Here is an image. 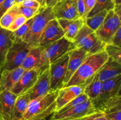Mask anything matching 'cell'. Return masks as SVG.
<instances>
[{
  "mask_svg": "<svg viewBox=\"0 0 121 120\" xmlns=\"http://www.w3.org/2000/svg\"><path fill=\"white\" fill-rule=\"evenodd\" d=\"M108 60L105 51L89 55L63 87L85 84L100 70Z\"/></svg>",
  "mask_w": 121,
  "mask_h": 120,
  "instance_id": "obj_1",
  "label": "cell"
},
{
  "mask_svg": "<svg viewBox=\"0 0 121 120\" xmlns=\"http://www.w3.org/2000/svg\"><path fill=\"white\" fill-rule=\"evenodd\" d=\"M58 91L31 100L21 120H42L56 111V99Z\"/></svg>",
  "mask_w": 121,
  "mask_h": 120,
  "instance_id": "obj_2",
  "label": "cell"
},
{
  "mask_svg": "<svg viewBox=\"0 0 121 120\" xmlns=\"http://www.w3.org/2000/svg\"><path fill=\"white\" fill-rule=\"evenodd\" d=\"M73 48L85 51L89 55L104 51L105 44L102 42L95 31L84 25L72 42Z\"/></svg>",
  "mask_w": 121,
  "mask_h": 120,
  "instance_id": "obj_3",
  "label": "cell"
},
{
  "mask_svg": "<svg viewBox=\"0 0 121 120\" xmlns=\"http://www.w3.org/2000/svg\"><path fill=\"white\" fill-rule=\"evenodd\" d=\"M55 18L52 7H41L39 12L33 17V22L29 30L22 37V41L31 47H35L37 42L47 24Z\"/></svg>",
  "mask_w": 121,
  "mask_h": 120,
  "instance_id": "obj_4",
  "label": "cell"
},
{
  "mask_svg": "<svg viewBox=\"0 0 121 120\" xmlns=\"http://www.w3.org/2000/svg\"><path fill=\"white\" fill-rule=\"evenodd\" d=\"M73 49L72 42L65 36L42 48L39 68L43 70Z\"/></svg>",
  "mask_w": 121,
  "mask_h": 120,
  "instance_id": "obj_5",
  "label": "cell"
},
{
  "mask_svg": "<svg viewBox=\"0 0 121 120\" xmlns=\"http://www.w3.org/2000/svg\"><path fill=\"white\" fill-rule=\"evenodd\" d=\"M32 47L23 41H15L8 50L0 73L5 70H12L21 67L22 62Z\"/></svg>",
  "mask_w": 121,
  "mask_h": 120,
  "instance_id": "obj_6",
  "label": "cell"
},
{
  "mask_svg": "<svg viewBox=\"0 0 121 120\" xmlns=\"http://www.w3.org/2000/svg\"><path fill=\"white\" fill-rule=\"evenodd\" d=\"M121 75L102 82L99 96L92 103L97 111H100L105 103L110 99L121 95Z\"/></svg>",
  "mask_w": 121,
  "mask_h": 120,
  "instance_id": "obj_7",
  "label": "cell"
},
{
  "mask_svg": "<svg viewBox=\"0 0 121 120\" xmlns=\"http://www.w3.org/2000/svg\"><path fill=\"white\" fill-rule=\"evenodd\" d=\"M97 111L89 99L69 109L62 112H54L49 120H73L82 119Z\"/></svg>",
  "mask_w": 121,
  "mask_h": 120,
  "instance_id": "obj_8",
  "label": "cell"
},
{
  "mask_svg": "<svg viewBox=\"0 0 121 120\" xmlns=\"http://www.w3.org/2000/svg\"><path fill=\"white\" fill-rule=\"evenodd\" d=\"M68 60L69 55L67 53L48 66L51 92L58 91L63 87Z\"/></svg>",
  "mask_w": 121,
  "mask_h": 120,
  "instance_id": "obj_9",
  "label": "cell"
},
{
  "mask_svg": "<svg viewBox=\"0 0 121 120\" xmlns=\"http://www.w3.org/2000/svg\"><path fill=\"white\" fill-rule=\"evenodd\" d=\"M120 27L121 17L117 15L112 9L108 12L104 22L95 32L99 40L107 44L110 43L113 35Z\"/></svg>",
  "mask_w": 121,
  "mask_h": 120,
  "instance_id": "obj_10",
  "label": "cell"
},
{
  "mask_svg": "<svg viewBox=\"0 0 121 120\" xmlns=\"http://www.w3.org/2000/svg\"><path fill=\"white\" fill-rule=\"evenodd\" d=\"M64 36V32L57 19L50 20L41 32L35 47L44 48Z\"/></svg>",
  "mask_w": 121,
  "mask_h": 120,
  "instance_id": "obj_11",
  "label": "cell"
},
{
  "mask_svg": "<svg viewBox=\"0 0 121 120\" xmlns=\"http://www.w3.org/2000/svg\"><path fill=\"white\" fill-rule=\"evenodd\" d=\"M41 69L39 68L26 70L20 80L11 89L10 91L17 96L28 91L36 82Z\"/></svg>",
  "mask_w": 121,
  "mask_h": 120,
  "instance_id": "obj_12",
  "label": "cell"
},
{
  "mask_svg": "<svg viewBox=\"0 0 121 120\" xmlns=\"http://www.w3.org/2000/svg\"><path fill=\"white\" fill-rule=\"evenodd\" d=\"M56 19L74 20L80 17L78 11L77 0H60L52 7Z\"/></svg>",
  "mask_w": 121,
  "mask_h": 120,
  "instance_id": "obj_13",
  "label": "cell"
},
{
  "mask_svg": "<svg viewBox=\"0 0 121 120\" xmlns=\"http://www.w3.org/2000/svg\"><path fill=\"white\" fill-rule=\"evenodd\" d=\"M91 79L85 84L80 85H73L65 87L58 90L57 96L56 99V111L61 109L68 102L73 100L80 94L83 92L84 89L89 83Z\"/></svg>",
  "mask_w": 121,
  "mask_h": 120,
  "instance_id": "obj_14",
  "label": "cell"
},
{
  "mask_svg": "<svg viewBox=\"0 0 121 120\" xmlns=\"http://www.w3.org/2000/svg\"><path fill=\"white\" fill-rule=\"evenodd\" d=\"M51 92L50 80L48 67L41 70L36 82L28 91L30 100H34L39 96H43Z\"/></svg>",
  "mask_w": 121,
  "mask_h": 120,
  "instance_id": "obj_15",
  "label": "cell"
},
{
  "mask_svg": "<svg viewBox=\"0 0 121 120\" xmlns=\"http://www.w3.org/2000/svg\"><path fill=\"white\" fill-rule=\"evenodd\" d=\"M68 55L69 60L67 71L64 79V86L76 72L86 58L90 55L86 51L79 48H74L70 51L68 52Z\"/></svg>",
  "mask_w": 121,
  "mask_h": 120,
  "instance_id": "obj_16",
  "label": "cell"
},
{
  "mask_svg": "<svg viewBox=\"0 0 121 120\" xmlns=\"http://www.w3.org/2000/svg\"><path fill=\"white\" fill-rule=\"evenodd\" d=\"M64 32V36L73 42L78 33L85 24V18L79 17L74 20L57 19Z\"/></svg>",
  "mask_w": 121,
  "mask_h": 120,
  "instance_id": "obj_17",
  "label": "cell"
},
{
  "mask_svg": "<svg viewBox=\"0 0 121 120\" xmlns=\"http://www.w3.org/2000/svg\"><path fill=\"white\" fill-rule=\"evenodd\" d=\"M17 96L10 91L0 92V119L11 120L15 100Z\"/></svg>",
  "mask_w": 121,
  "mask_h": 120,
  "instance_id": "obj_18",
  "label": "cell"
},
{
  "mask_svg": "<svg viewBox=\"0 0 121 120\" xmlns=\"http://www.w3.org/2000/svg\"><path fill=\"white\" fill-rule=\"evenodd\" d=\"M25 70L18 67L12 70H5L0 73V92L5 90L10 91L23 75Z\"/></svg>",
  "mask_w": 121,
  "mask_h": 120,
  "instance_id": "obj_19",
  "label": "cell"
},
{
  "mask_svg": "<svg viewBox=\"0 0 121 120\" xmlns=\"http://www.w3.org/2000/svg\"><path fill=\"white\" fill-rule=\"evenodd\" d=\"M121 75V63L109 58L108 62L96 74L100 81L113 78Z\"/></svg>",
  "mask_w": 121,
  "mask_h": 120,
  "instance_id": "obj_20",
  "label": "cell"
},
{
  "mask_svg": "<svg viewBox=\"0 0 121 120\" xmlns=\"http://www.w3.org/2000/svg\"><path fill=\"white\" fill-rule=\"evenodd\" d=\"M13 42V32L0 27V69L3 65L6 55Z\"/></svg>",
  "mask_w": 121,
  "mask_h": 120,
  "instance_id": "obj_21",
  "label": "cell"
},
{
  "mask_svg": "<svg viewBox=\"0 0 121 120\" xmlns=\"http://www.w3.org/2000/svg\"><path fill=\"white\" fill-rule=\"evenodd\" d=\"M30 101L28 91L17 96L13 108L11 120H21Z\"/></svg>",
  "mask_w": 121,
  "mask_h": 120,
  "instance_id": "obj_22",
  "label": "cell"
},
{
  "mask_svg": "<svg viewBox=\"0 0 121 120\" xmlns=\"http://www.w3.org/2000/svg\"><path fill=\"white\" fill-rule=\"evenodd\" d=\"M42 48L32 47L22 62L21 67L25 71L34 68H39Z\"/></svg>",
  "mask_w": 121,
  "mask_h": 120,
  "instance_id": "obj_23",
  "label": "cell"
},
{
  "mask_svg": "<svg viewBox=\"0 0 121 120\" xmlns=\"http://www.w3.org/2000/svg\"><path fill=\"white\" fill-rule=\"evenodd\" d=\"M102 87V82L98 79L96 74L93 76L84 89L83 92L91 102L95 101L99 96Z\"/></svg>",
  "mask_w": 121,
  "mask_h": 120,
  "instance_id": "obj_24",
  "label": "cell"
},
{
  "mask_svg": "<svg viewBox=\"0 0 121 120\" xmlns=\"http://www.w3.org/2000/svg\"><path fill=\"white\" fill-rule=\"evenodd\" d=\"M114 6L115 4L113 0H96L94 7L90 11L85 18L91 17L104 10H106L108 11L112 10L114 8Z\"/></svg>",
  "mask_w": 121,
  "mask_h": 120,
  "instance_id": "obj_25",
  "label": "cell"
},
{
  "mask_svg": "<svg viewBox=\"0 0 121 120\" xmlns=\"http://www.w3.org/2000/svg\"><path fill=\"white\" fill-rule=\"evenodd\" d=\"M108 11L104 10L100 12L89 18H85V24L86 26L94 31L100 27L108 14Z\"/></svg>",
  "mask_w": 121,
  "mask_h": 120,
  "instance_id": "obj_26",
  "label": "cell"
},
{
  "mask_svg": "<svg viewBox=\"0 0 121 120\" xmlns=\"http://www.w3.org/2000/svg\"><path fill=\"white\" fill-rule=\"evenodd\" d=\"M18 14L17 5L15 4L0 18V27L8 29L13 20Z\"/></svg>",
  "mask_w": 121,
  "mask_h": 120,
  "instance_id": "obj_27",
  "label": "cell"
},
{
  "mask_svg": "<svg viewBox=\"0 0 121 120\" xmlns=\"http://www.w3.org/2000/svg\"><path fill=\"white\" fill-rule=\"evenodd\" d=\"M104 51L106 52L109 58L121 63V47L111 44H105Z\"/></svg>",
  "mask_w": 121,
  "mask_h": 120,
  "instance_id": "obj_28",
  "label": "cell"
},
{
  "mask_svg": "<svg viewBox=\"0 0 121 120\" xmlns=\"http://www.w3.org/2000/svg\"><path fill=\"white\" fill-rule=\"evenodd\" d=\"M33 18L27 20V22L22 25L21 27L18 28L15 31L13 32V38L14 42L15 41H18L22 40V37L25 35V34L27 32L30 28L31 24L33 22Z\"/></svg>",
  "mask_w": 121,
  "mask_h": 120,
  "instance_id": "obj_29",
  "label": "cell"
},
{
  "mask_svg": "<svg viewBox=\"0 0 121 120\" xmlns=\"http://www.w3.org/2000/svg\"><path fill=\"white\" fill-rule=\"evenodd\" d=\"M88 97H87V96L85 94V93H82V94H80L79 96H78L77 97H76L75 98L73 99V100L70 101V102H68L67 104L65 105L64 107H63L61 109H59V111H57L56 112H62L67 110V109H70V108L76 107V106H77L78 105L82 103V102L86 101V100H88Z\"/></svg>",
  "mask_w": 121,
  "mask_h": 120,
  "instance_id": "obj_30",
  "label": "cell"
},
{
  "mask_svg": "<svg viewBox=\"0 0 121 120\" xmlns=\"http://www.w3.org/2000/svg\"><path fill=\"white\" fill-rule=\"evenodd\" d=\"M18 7V11L19 14L23 15L25 18L27 19V20H30V19L34 17L35 15L38 14L39 12V9H33V8H27V7H24V6L21 5L20 4H17Z\"/></svg>",
  "mask_w": 121,
  "mask_h": 120,
  "instance_id": "obj_31",
  "label": "cell"
},
{
  "mask_svg": "<svg viewBox=\"0 0 121 120\" xmlns=\"http://www.w3.org/2000/svg\"><path fill=\"white\" fill-rule=\"evenodd\" d=\"M108 120H121V105L104 112Z\"/></svg>",
  "mask_w": 121,
  "mask_h": 120,
  "instance_id": "obj_32",
  "label": "cell"
},
{
  "mask_svg": "<svg viewBox=\"0 0 121 120\" xmlns=\"http://www.w3.org/2000/svg\"><path fill=\"white\" fill-rule=\"evenodd\" d=\"M27 20H28L26 18H25L23 15H21V14H18V15H17L16 17L13 20V22L9 25L8 29L12 32L15 31L18 28H19L22 25L24 24L27 22Z\"/></svg>",
  "mask_w": 121,
  "mask_h": 120,
  "instance_id": "obj_33",
  "label": "cell"
},
{
  "mask_svg": "<svg viewBox=\"0 0 121 120\" xmlns=\"http://www.w3.org/2000/svg\"><path fill=\"white\" fill-rule=\"evenodd\" d=\"M15 4V0H4L0 5V18Z\"/></svg>",
  "mask_w": 121,
  "mask_h": 120,
  "instance_id": "obj_34",
  "label": "cell"
},
{
  "mask_svg": "<svg viewBox=\"0 0 121 120\" xmlns=\"http://www.w3.org/2000/svg\"><path fill=\"white\" fill-rule=\"evenodd\" d=\"M83 120H108L105 113L102 111H97L83 118Z\"/></svg>",
  "mask_w": 121,
  "mask_h": 120,
  "instance_id": "obj_35",
  "label": "cell"
},
{
  "mask_svg": "<svg viewBox=\"0 0 121 120\" xmlns=\"http://www.w3.org/2000/svg\"><path fill=\"white\" fill-rule=\"evenodd\" d=\"M18 4L27 8H33V9H39L41 8L40 4L35 0H24Z\"/></svg>",
  "mask_w": 121,
  "mask_h": 120,
  "instance_id": "obj_36",
  "label": "cell"
},
{
  "mask_svg": "<svg viewBox=\"0 0 121 120\" xmlns=\"http://www.w3.org/2000/svg\"><path fill=\"white\" fill-rule=\"evenodd\" d=\"M111 44L121 47V27L112 36L110 43Z\"/></svg>",
  "mask_w": 121,
  "mask_h": 120,
  "instance_id": "obj_37",
  "label": "cell"
},
{
  "mask_svg": "<svg viewBox=\"0 0 121 120\" xmlns=\"http://www.w3.org/2000/svg\"><path fill=\"white\" fill-rule=\"evenodd\" d=\"M85 4V18L95 5L96 0H83Z\"/></svg>",
  "mask_w": 121,
  "mask_h": 120,
  "instance_id": "obj_38",
  "label": "cell"
},
{
  "mask_svg": "<svg viewBox=\"0 0 121 120\" xmlns=\"http://www.w3.org/2000/svg\"><path fill=\"white\" fill-rule=\"evenodd\" d=\"M57 2V0H45L46 7H53Z\"/></svg>",
  "mask_w": 121,
  "mask_h": 120,
  "instance_id": "obj_39",
  "label": "cell"
},
{
  "mask_svg": "<svg viewBox=\"0 0 121 120\" xmlns=\"http://www.w3.org/2000/svg\"><path fill=\"white\" fill-rule=\"evenodd\" d=\"M113 11L117 15H118L119 17H121V5H115L114 8H113Z\"/></svg>",
  "mask_w": 121,
  "mask_h": 120,
  "instance_id": "obj_40",
  "label": "cell"
},
{
  "mask_svg": "<svg viewBox=\"0 0 121 120\" xmlns=\"http://www.w3.org/2000/svg\"><path fill=\"white\" fill-rule=\"evenodd\" d=\"M35 1H37L40 4L41 7H46V5H45V0H35Z\"/></svg>",
  "mask_w": 121,
  "mask_h": 120,
  "instance_id": "obj_41",
  "label": "cell"
},
{
  "mask_svg": "<svg viewBox=\"0 0 121 120\" xmlns=\"http://www.w3.org/2000/svg\"><path fill=\"white\" fill-rule=\"evenodd\" d=\"M115 5H121V0H113Z\"/></svg>",
  "mask_w": 121,
  "mask_h": 120,
  "instance_id": "obj_42",
  "label": "cell"
},
{
  "mask_svg": "<svg viewBox=\"0 0 121 120\" xmlns=\"http://www.w3.org/2000/svg\"><path fill=\"white\" fill-rule=\"evenodd\" d=\"M23 1H24V0H15V4H20L21 2H22Z\"/></svg>",
  "mask_w": 121,
  "mask_h": 120,
  "instance_id": "obj_43",
  "label": "cell"
},
{
  "mask_svg": "<svg viewBox=\"0 0 121 120\" xmlns=\"http://www.w3.org/2000/svg\"><path fill=\"white\" fill-rule=\"evenodd\" d=\"M4 1V0H0V5H1V4H2V2H3Z\"/></svg>",
  "mask_w": 121,
  "mask_h": 120,
  "instance_id": "obj_44",
  "label": "cell"
},
{
  "mask_svg": "<svg viewBox=\"0 0 121 120\" xmlns=\"http://www.w3.org/2000/svg\"><path fill=\"white\" fill-rule=\"evenodd\" d=\"M83 120V118L82 119H78V120Z\"/></svg>",
  "mask_w": 121,
  "mask_h": 120,
  "instance_id": "obj_45",
  "label": "cell"
},
{
  "mask_svg": "<svg viewBox=\"0 0 121 120\" xmlns=\"http://www.w3.org/2000/svg\"><path fill=\"white\" fill-rule=\"evenodd\" d=\"M46 120V118H45V119H43V120Z\"/></svg>",
  "mask_w": 121,
  "mask_h": 120,
  "instance_id": "obj_46",
  "label": "cell"
},
{
  "mask_svg": "<svg viewBox=\"0 0 121 120\" xmlns=\"http://www.w3.org/2000/svg\"><path fill=\"white\" fill-rule=\"evenodd\" d=\"M60 1V0H57V1Z\"/></svg>",
  "mask_w": 121,
  "mask_h": 120,
  "instance_id": "obj_47",
  "label": "cell"
},
{
  "mask_svg": "<svg viewBox=\"0 0 121 120\" xmlns=\"http://www.w3.org/2000/svg\"><path fill=\"white\" fill-rule=\"evenodd\" d=\"M0 120H1V119H0Z\"/></svg>",
  "mask_w": 121,
  "mask_h": 120,
  "instance_id": "obj_48",
  "label": "cell"
}]
</instances>
